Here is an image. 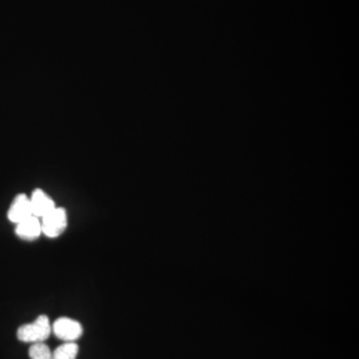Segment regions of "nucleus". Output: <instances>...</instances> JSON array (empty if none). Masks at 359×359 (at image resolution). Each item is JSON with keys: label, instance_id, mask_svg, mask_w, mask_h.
<instances>
[{"label": "nucleus", "instance_id": "1", "mask_svg": "<svg viewBox=\"0 0 359 359\" xmlns=\"http://www.w3.org/2000/svg\"><path fill=\"white\" fill-rule=\"evenodd\" d=\"M52 327L46 316H39L33 323L21 325L18 330V339L20 341L39 344L50 337Z\"/></svg>", "mask_w": 359, "mask_h": 359}, {"label": "nucleus", "instance_id": "2", "mask_svg": "<svg viewBox=\"0 0 359 359\" xmlns=\"http://www.w3.org/2000/svg\"><path fill=\"white\" fill-rule=\"evenodd\" d=\"M42 233L46 237L57 238L67 228V212L63 208H54L41 218Z\"/></svg>", "mask_w": 359, "mask_h": 359}, {"label": "nucleus", "instance_id": "3", "mask_svg": "<svg viewBox=\"0 0 359 359\" xmlns=\"http://www.w3.org/2000/svg\"><path fill=\"white\" fill-rule=\"evenodd\" d=\"M51 327L55 337L65 342H74L83 334L81 323L69 318H58Z\"/></svg>", "mask_w": 359, "mask_h": 359}, {"label": "nucleus", "instance_id": "4", "mask_svg": "<svg viewBox=\"0 0 359 359\" xmlns=\"http://www.w3.org/2000/svg\"><path fill=\"white\" fill-rule=\"evenodd\" d=\"M33 216L30 199L25 194L16 196L7 212V218L18 224Z\"/></svg>", "mask_w": 359, "mask_h": 359}, {"label": "nucleus", "instance_id": "5", "mask_svg": "<svg viewBox=\"0 0 359 359\" xmlns=\"http://www.w3.org/2000/svg\"><path fill=\"white\" fill-rule=\"evenodd\" d=\"M15 233L25 241L36 240L42 233L41 222L37 217H29L16 224Z\"/></svg>", "mask_w": 359, "mask_h": 359}, {"label": "nucleus", "instance_id": "6", "mask_svg": "<svg viewBox=\"0 0 359 359\" xmlns=\"http://www.w3.org/2000/svg\"><path fill=\"white\" fill-rule=\"evenodd\" d=\"M30 204H32L33 216L40 219L55 208V204L51 198L39 189L32 193Z\"/></svg>", "mask_w": 359, "mask_h": 359}, {"label": "nucleus", "instance_id": "7", "mask_svg": "<svg viewBox=\"0 0 359 359\" xmlns=\"http://www.w3.org/2000/svg\"><path fill=\"white\" fill-rule=\"evenodd\" d=\"M79 347L75 342H65L54 351L53 359H76Z\"/></svg>", "mask_w": 359, "mask_h": 359}, {"label": "nucleus", "instance_id": "8", "mask_svg": "<svg viewBox=\"0 0 359 359\" xmlns=\"http://www.w3.org/2000/svg\"><path fill=\"white\" fill-rule=\"evenodd\" d=\"M30 359H53V353H51L50 348L43 344H33L29 348Z\"/></svg>", "mask_w": 359, "mask_h": 359}]
</instances>
